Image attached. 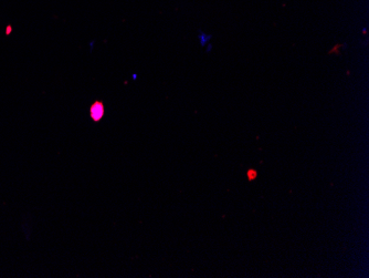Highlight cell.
<instances>
[{
	"mask_svg": "<svg viewBox=\"0 0 369 278\" xmlns=\"http://www.w3.org/2000/svg\"><path fill=\"white\" fill-rule=\"evenodd\" d=\"M104 114H105V107H104V103L102 101L93 102L91 107H90V117H91L92 121H101Z\"/></svg>",
	"mask_w": 369,
	"mask_h": 278,
	"instance_id": "1",
	"label": "cell"
},
{
	"mask_svg": "<svg viewBox=\"0 0 369 278\" xmlns=\"http://www.w3.org/2000/svg\"><path fill=\"white\" fill-rule=\"evenodd\" d=\"M247 176H248L249 181H254L255 178L258 177V172L255 171L254 168H250V169H248V172H247Z\"/></svg>",
	"mask_w": 369,
	"mask_h": 278,
	"instance_id": "2",
	"label": "cell"
}]
</instances>
